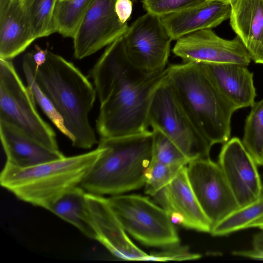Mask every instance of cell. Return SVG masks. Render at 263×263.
I'll return each mask as SVG.
<instances>
[{
	"instance_id": "6da1fadb",
	"label": "cell",
	"mask_w": 263,
	"mask_h": 263,
	"mask_svg": "<svg viewBox=\"0 0 263 263\" xmlns=\"http://www.w3.org/2000/svg\"><path fill=\"white\" fill-rule=\"evenodd\" d=\"M167 75V68L149 73L134 65L127 56L123 36L108 45L90 71L100 103L96 121L100 137L148 130L152 98Z\"/></svg>"
},
{
	"instance_id": "7a4b0ae2",
	"label": "cell",
	"mask_w": 263,
	"mask_h": 263,
	"mask_svg": "<svg viewBox=\"0 0 263 263\" xmlns=\"http://www.w3.org/2000/svg\"><path fill=\"white\" fill-rule=\"evenodd\" d=\"M35 78L63 118L72 145L91 148L98 142L89 121L97 92L88 79L73 63L49 51L46 62L36 66Z\"/></svg>"
},
{
	"instance_id": "3957f363",
	"label": "cell",
	"mask_w": 263,
	"mask_h": 263,
	"mask_svg": "<svg viewBox=\"0 0 263 263\" xmlns=\"http://www.w3.org/2000/svg\"><path fill=\"white\" fill-rule=\"evenodd\" d=\"M103 149L80 186L101 196L123 194L145 184V172L153 159L152 130L119 137H100Z\"/></svg>"
},
{
	"instance_id": "277c9868",
	"label": "cell",
	"mask_w": 263,
	"mask_h": 263,
	"mask_svg": "<svg viewBox=\"0 0 263 263\" xmlns=\"http://www.w3.org/2000/svg\"><path fill=\"white\" fill-rule=\"evenodd\" d=\"M166 81L203 136L213 146L230 139L236 108L222 94L202 63L167 67Z\"/></svg>"
},
{
	"instance_id": "5b68a950",
	"label": "cell",
	"mask_w": 263,
	"mask_h": 263,
	"mask_svg": "<svg viewBox=\"0 0 263 263\" xmlns=\"http://www.w3.org/2000/svg\"><path fill=\"white\" fill-rule=\"evenodd\" d=\"M103 149L39 165L18 167L6 163L0 174L2 187L19 199L48 210L60 197L80 186Z\"/></svg>"
},
{
	"instance_id": "8992f818",
	"label": "cell",
	"mask_w": 263,
	"mask_h": 263,
	"mask_svg": "<svg viewBox=\"0 0 263 263\" xmlns=\"http://www.w3.org/2000/svg\"><path fill=\"white\" fill-rule=\"evenodd\" d=\"M0 122L49 148L60 150L55 132L40 116L32 94L11 60L3 59H0Z\"/></svg>"
},
{
	"instance_id": "52a82bcc",
	"label": "cell",
	"mask_w": 263,
	"mask_h": 263,
	"mask_svg": "<svg viewBox=\"0 0 263 263\" xmlns=\"http://www.w3.org/2000/svg\"><path fill=\"white\" fill-rule=\"evenodd\" d=\"M108 199L126 233L142 245L165 248L179 244L178 234L168 214L149 198L123 194Z\"/></svg>"
},
{
	"instance_id": "ba28073f",
	"label": "cell",
	"mask_w": 263,
	"mask_h": 263,
	"mask_svg": "<svg viewBox=\"0 0 263 263\" xmlns=\"http://www.w3.org/2000/svg\"><path fill=\"white\" fill-rule=\"evenodd\" d=\"M147 119L149 126L169 138L190 162L210 157L212 145L182 107L166 78L153 96Z\"/></svg>"
},
{
	"instance_id": "9c48e42d",
	"label": "cell",
	"mask_w": 263,
	"mask_h": 263,
	"mask_svg": "<svg viewBox=\"0 0 263 263\" xmlns=\"http://www.w3.org/2000/svg\"><path fill=\"white\" fill-rule=\"evenodd\" d=\"M123 37L127 56L136 67L149 73L167 68L173 40L160 17L147 12L128 27Z\"/></svg>"
},
{
	"instance_id": "30bf717a",
	"label": "cell",
	"mask_w": 263,
	"mask_h": 263,
	"mask_svg": "<svg viewBox=\"0 0 263 263\" xmlns=\"http://www.w3.org/2000/svg\"><path fill=\"white\" fill-rule=\"evenodd\" d=\"M186 167L191 186L212 229L239 205L218 163L207 157L190 161Z\"/></svg>"
},
{
	"instance_id": "8fae6325",
	"label": "cell",
	"mask_w": 263,
	"mask_h": 263,
	"mask_svg": "<svg viewBox=\"0 0 263 263\" xmlns=\"http://www.w3.org/2000/svg\"><path fill=\"white\" fill-rule=\"evenodd\" d=\"M117 0H94L74 37V57L81 60L97 52L124 36L128 26L118 18Z\"/></svg>"
},
{
	"instance_id": "7c38bea8",
	"label": "cell",
	"mask_w": 263,
	"mask_h": 263,
	"mask_svg": "<svg viewBox=\"0 0 263 263\" xmlns=\"http://www.w3.org/2000/svg\"><path fill=\"white\" fill-rule=\"evenodd\" d=\"M176 41L172 51L182 62L232 63L248 66L251 61L238 36L226 40L209 29L190 33Z\"/></svg>"
},
{
	"instance_id": "4fadbf2b",
	"label": "cell",
	"mask_w": 263,
	"mask_h": 263,
	"mask_svg": "<svg viewBox=\"0 0 263 263\" xmlns=\"http://www.w3.org/2000/svg\"><path fill=\"white\" fill-rule=\"evenodd\" d=\"M218 163L239 207L259 196L263 186L257 165L239 138L233 137L224 143Z\"/></svg>"
},
{
	"instance_id": "5bb4252c",
	"label": "cell",
	"mask_w": 263,
	"mask_h": 263,
	"mask_svg": "<svg viewBox=\"0 0 263 263\" xmlns=\"http://www.w3.org/2000/svg\"><path fill=\"white\" fill-rule=\"evenodd\" d=\"M95 240L119 258L146 260L148 254L129 239L108 199L104 196L86 193Z\"/></svg>"
},
{
	"instance_id": "9a60e30c",
	"label": "cell",
	"mask_w": 263,
	"mask_h": 263,
	"mask_svg": "<svg viewBox=\"0 0 263 263\" xmlns=\"http://www.w3.org/2000/svg\"><path fill=\"white\" fill-rule=\"evenodd\" d=\"M186 166L153 197L167 213L174 223L199 232L210 233L211 223L191 186Z\"/></svg>"
},
{
	"instance_id": "2e32d148",
	"label": "cell",
	"mask_w": 263,
	"mask_h": 263,
	"mask_svg": "<svg viewBox=\"0 0 263 263\" xmlns=\"http://www.w3.org/2000/svg\"><path fill=\"white\" fill-rule=\"evenodd\" d=\"M231 5L216 1L204 3L161 17V21L172 40L190 33L211 29L230 18Z\"/></svg>"
},
{
	"instance_id": "e0dca14e",
	"label": "cell",
	"mask_w": 263,
	"mask_h": 263,
	"mask_svg": "<svg viewBox=\"0 0 263 263\" xmlns=\"http://www.w3.org/2000/svg\"><path fill=\"white\" fill-rule=\"evenodd\" d=\"M230 19L251 60L263 65V0H236Z\"/></svg>"
},
{
	"instance_id": "ac0fdd59",
	"label": "cell",
	"mask_w": 263,
	"mask_h": 263,
	"mask_svg": "<svg viewBox=\"0 0 263 263\" xmlns=\"http://www.w3.org/2000/svg\"><path fill=\"white\" fill-rule=\"evenodd\" d=\"M206 71L226 98L238 110L255 103L253 73L237 64H204Z\"/></svg>"
},
{
	"instance_id": "d6986e66",
	"label": "cell",
	"mask_w": 263,
	"mask_h": 263,
	"mask_svg": "<svg viewBox=\"0 0 263 263\" xmlns=\"http://www.w3.org/2000/svg\"><path fill=\"white\" fill-rule=\"evenodd\" d=\"M0 137L6 162L18 167H30L65 156L30 138L13 126L0 122Z\"/></svg>"
},
{
	"instance_id": "ffe728a7",
	"label": "cell",
	"mask_w": 263,
	"mask_h": 263,
	"mask_svg": "<svg viewBox=\"0 0 263 263\" xmlns=\"http://www.w3.org/2000/svg\"><path fill=\"white\" fill-rule=\"evenodd\" d=\"M20 0H12L0 19V59L11 60L35 40Z\"/></svg>"
},
{
	"instance_id": "44dd1931",
	"label": "cell",
	"mask_w": 263,
	"mask_h": 263,
	"mask_svg": "<svg viewBox=\"0 0 263 263\" xmlns=\"http://www.w3.org/2000/svg\"><path fill=\"white\" fill-rule=\"evenodd\" d=\"M86 193L80 185L75 187L60 197L48 210L75 227L87 237L95 240Z\"/></svg>"
},
{
	"instance_id": "7402d4cb",
	"label": "cell",
	"mask_w": 263,
	"mask_h": 263,
	"mask_svg": "<svg viewBox=\"0 0 263 263\" xmlns=\"http://www.w3.org/2000/svg\"><path fill=\"white\" fill-rule=\"evenodd\" d=\"M263 219V190L254 201L231 213L215 225L211 231L214 236H222L251 228L256 221Z\"/></svg>"
},
{
	"instance_id": "603a6c76",
	"label": "cell",
	"mask_w": 263,
	"mask_h": 263,
	"mask_svg": "<svg viewBox=\"0 0 263 263\" xmlns=\"http://www.w3.org/2000/svg\"><path fill=\"white\" fill-rule=\"evenodd\" d=\"M94 0H58L53 14L55 32L73 38Z\"/></svg>"
},
{
	"instance_id": "cb8c5ba5",
	"label": "cell",
	"mask_w": 263,
	"mask_h": 263,
	"mask_svg": "<svg viewBox=\"0 0 263 263\" xmlns=\"http://www.w3.org/2000/svg\"><path fill=\"white\" fill-rule=\"evenodd\" d=\"M35 39L56 32L53 14L58 0H20Z\"/></svg>"
},
{
	"instance_id": "d4e9b609",
	"label": "cell",
	"mask_w": 263,
	"mask_h": 263,
	"mask_svg": "<svg viewBox=\"0 0 263 263\" xmlns=\"http://www.w3.org/2000/svg\"><path fill=\"white\" fill-rule=\"evenodd\" d=\"M36 66L33 59L32 52L25 54L23 59L22 68L26 86L47 117L63 134L69 138V134L65 127L63 118L36 83L35 78Z\"/></svg>"
},
{
	"instance_id": "484cf974",
	"label": "cell",
	"mask_w": 263,
	"mask_h": 263,
	"mask_svg": "<svg viewBox=\"0 0 263 263\" xmlns=\"http://www.w3.org/2000/svg\"><path fill=\"white\" fill-rule=\"evenodd\" d=\"M241 141L257 165L263 166V98L251 107Z\"/></svg>"
},
{
	"instance_id": "4316f807",
	"label": "cell",
	"mask_w": 263,
	"mask_h": 263,
	"mask_svg": "<svg viewBox=\"0 0 263 263\" xmlns=\"http://www.w3.org/2000/svg\"><path fill=\"white\" fill-rule=\"evenodd\" d=\"M184 166L164 164L152 159L145 172V193L153 197L168 185Z\"/></svg>"
},
{
	"instance_id": "83f0119b",
	"label": "cell",
	"mask_w": 263,
	"mask_h": 263,
	"mask_svg": "<svg viewBox=\"0 0 263 263\" xmlns=\"http://www.w3.org/2000/svg\"><path fill=\"white\" fill-rule=\"evenodd\" d=\"M153 133V159L170 165H186L190 160L181 151L163 134L156 129Z\"/></svg>"
},
{
	"instance_id": "f1b7e54d",
	"label": "cell",
	"mask_w": 263,
	"mask_h": 263,
	"mask_svg": "<svg viewBox=\"0 0 263 263\" xmlns=\"http://www.w3.org/2000/svg\"><path fill=\"white\" fill-rule=\"evenodd\" d=\"M207 0H142L144 8L147 12L162 17L186 10Z\"/></svg>"
},
{
	"instance_id": "f546056e",
	"label": "cell",
	"mask_w": 263,
	"mask_h": 263,
	"mask_svg": "<svg viewBox=\"0 0 263 263\" xmlns=\"http://www.w3.org/2000/svg\"><path fill=\"white\" fill-rule=\"evenodd\" d=\"M201 257L199 254L191 252L186 247L179 244L163 248V250L148 254L146 260L166 261L197 259Z\"/></svg>"
},
{
	"instance_id": "4dcf8cb0",
	"label": "cell",
	"mask_w": 263,
	"mask_h": 263,
	"mask_svg": "<svg viewBox=\"0 0 263 263\" xmlns=\"http://www.w3.org/2000/svg\"><path fill=\"white\" fill-rule=\"evenodd\" d=\"M253 248L250 250L235 251L234 255L249 258L263 260V231L253 237Z\"/></svg>"
},
{
	"instance_id": "1f68e13d",
	"label": "cell",
	"mask_w": 263,
	"mask_h": 263,
	"mask_svg": "<svg viewBox=\"0 0 263 263\" xmlns=\"http://www.w3.org/2000/svg\"><path fill=\"white\" fill-rule=\"evenodd\" d=\"M115 9L120 22L123 24L127 23L132 12V2L131 0H117Z\"/></svg>"
},
{
	"instance_id": "d6a6232c",
	"label": "cell",
	"mask_w": 263,
	"mask_h": 263,
	"mask_svg": "<svg viewBox=\"0 0 263 263\" xmlns=\"http://www.w3.org/2000/svg\"><path fill=\"white\" fill-rule=\"evenodd\" d=\"M35 51L32 52V56L34 61L37 66L43 65L46 61L47 49H42L39 46H35Z\"/></svg>"
},
{
	"instance_id": "836d02e7",
	"label": "cell",
	"mask_w": 263,
	"mask_h": 263,
	"mask_svg": "<svg viewBox=\"0 0 263 263\" xmlns=\"http://www.w3.org/2000/svg\"><path fill=\"white\" fill-rule=\"evenodd\" d=\"M12 0H0V19L5 15Z\"/></svg>"
},
{
	"instance_id": "e575fe53",
	"label": "cell",
	"mask_w": 263,
	"mask_h": 263,
	"mask_svg": "<svg viewBox=\"0 0 263 263\" xmlns=\"http://www.w3.org/2000/svg\"><path fill=\"white\" fill-rule=\"evenodd\" d=\"M251 228H256L263 231V219H260L251 226Z\"/></svg>"
},
{
	"instance_id": "d590c367",
	"label": "cell",
	"mask_w": 263,
	"mask_h": 263,
	"mask_svg": "<svg viewBox=\"0 0 263 263\" xmlns=\"http://www.w3.org/2000/svg\"><path fill=\"white\" fill-rule=\"evenodd\" d=\"M209 1H216L222 2L226 4L232 5L236 0H209Z\"/></svg>"
},
{
	"instance_id": "8d00e7d4",
	"label": "cell",
	"mask_w": 263,
	"mask_h": 263,
	"mask_svg": "<svg viewBox=\"0 0 263 263\" xmlns=\"http://www.w3.org/2000/svg\"><path fill=\"white\" fill-rule=\"evenodd\" d=\"M133 1H137V0H133Z\"/></svg>"
}]
</instances>
